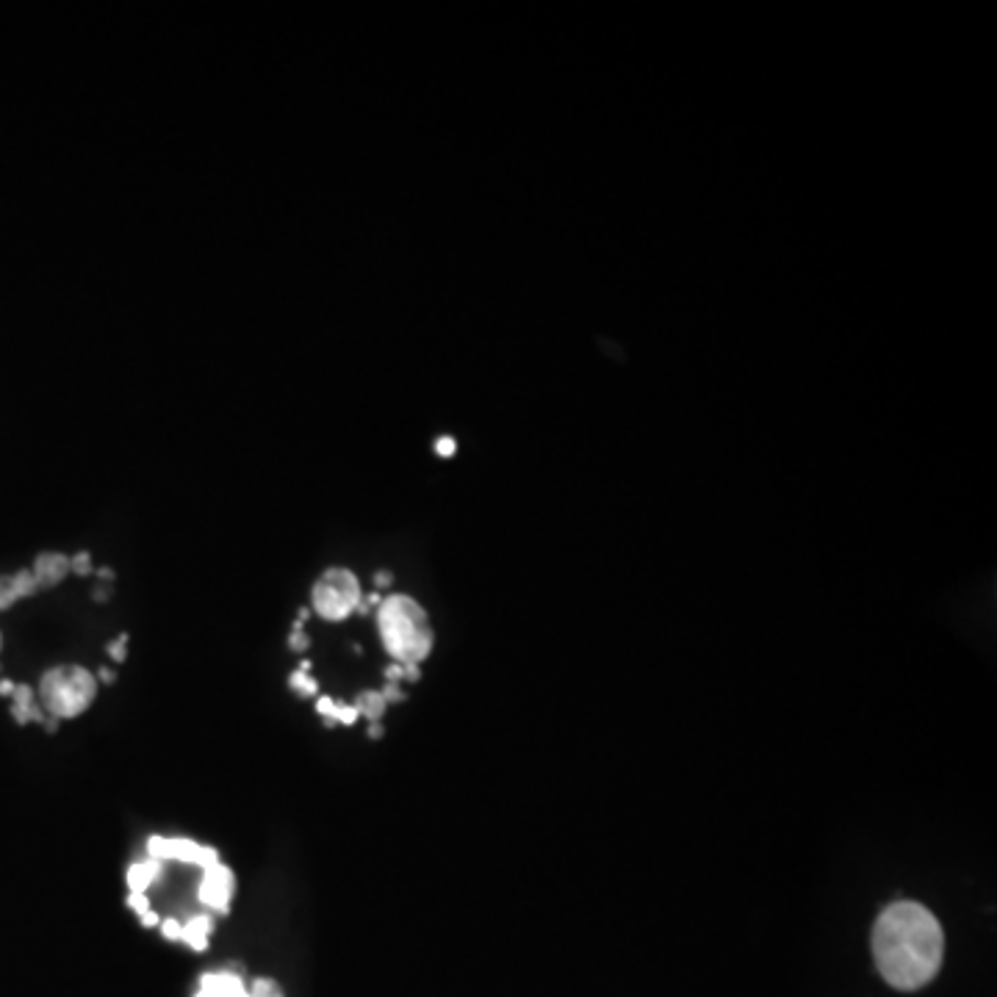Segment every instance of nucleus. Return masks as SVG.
Instances as JSON below:
<instances>
[{"label": "nucleus", "mask_w": 997, "mask_h": 997, "mask_svg": "<svg viewBox=\"0 0 997 997\" xmlns=\"http://www.w3.org/2000/svg\"><path fill=\"white\" fill-rule=\"evenodd\" d=\"M873 958L889 986L920 989L940 973L945 958L940 920L920 903H892L873 925Z\"/></svg>", "instance_id": "nucleus-1"}, {"label": "nucleus", "mask_w": 997, "mask_h": 997, "mask_svg": "<svg viewBox=\"0 0 997 997\" xmlns=\"http://www.w3.org/2000/svg\"><path fill=\"white\" fill-rule=\"evenodd\" d=\"M377 629L397 665H422L435 643L433 627L416 598L393 593L377 605Z\"/></svg>", "instance_id": "nucleus-2"}, {"label": "nucleus", "mask_w": 997, "mask_h": 997, "mask_svg": "<svg viewBox=\"0 0 997 997\" xmlns=\"http://www.w3.org/2000/svg\"><path fill=\"white\" fill-rule=\"evenodd\" d=\"M97 698L95 673L80 665H58L42 676L40 707L56 720H69L84 715Z\"/></svg>", "instance_id": "nucleus-3"}, {"label": "nucleus", "mask_w": 997, "mask_h": 997, "mask_svg": "<svg viewBox=\"0 0 997 997\" xmlns=\"http://www.w3.org/2000/svg\"><path fill=\"white\" fill-rule=\"evenodd\" d=\"M360 602H364V593H360L358 576L342 565L322 571V576L311 587V610L322 621H347L353 613H358Z\"/></svg>", "instance_id": "nucleus-4"}, {"label": "nucleus", "mask_w": 997, "mask_h": 997, "mask_svg": "<svg viewBox=\"0 0 997 997\" xmlns=\"http://www.w3.org/2000/svg\"><path fill=\"white\" fill-rule=\"evenodd\" d=\"M148 856L155 861L172 859V861H183V865H197V867H203V870L219 865V854H217V848H212V845H199V843H194V839H183V837L166 839V837H159V834L148 839Z\"/></svg>", "instance_id": "nucleus-5"}, {"label": "nucleus", "mask_w": 997, "mask_h": 997, "mask_svg": "<svg viewBox=\"0 0 997 997\" xmlns=\"http://www.w3.org/2000/svg\"><path fill=\"white\" fill-rule=\"evenodd\" d=\"M236 892V876L228 865H214L208 867L203 881L197 887L199 903L206 909H212L214 914H228L230 901H234Z\"/></svg>", "instance_id": "nucleus-6"}, {"label": "nucleus", "mask_w": 997, "mask_h": 997, "mask_svg": "<svg viewBox=\"0 0 997 997\" xmlns=\"http://www.w3.org/2000/svg\"><path fill=\"white\" fill-rule=\"evenodd\" d=\"M194 997H250V991H247L245 973L234 964V967L203 975Z\"/></svg>", "instance_id": "nucleus-7"}, {"label": "nucleus", "mask_w": 997, "mask_h": 997, "mask_svg": "<svg viewBox=\"0 0 997 997\" xmlns=\"http://www.w3.org/2000/svg\"><path fill=\"white\" fill-rule=\"evenodd\" d=\"M31 571H34L36 585L40 587L58 585V582H62L69 571H73V557H67V554H58V552L40 554Z\"/></svg>", "instance_id": "nucleus-8"}, {"label": "nucleus", "mask_w": 997, "mask_h": 997, "mask_svg": "<svg viewBox=\"0 0 997 997\" xmlns=\"http://www.w3.org/2000/svg\"><path fill=\"white\" fill-rule=\"evenodd\" d=\"M214 934V918L212 914H194L188 923H183V942H186L192 951L203 953L208 947V936Z\"/></svg>", "instance_id": "nucleus-9"}, {"label": "nucleus", "mask_w": 997, "mask_h": 997, "mask_svg": "<svg viewBox=\"0 0 997 997\" xmlns=\"http://www.w3.org/2000/svg\"><path fill=\"white\" fill-rule=\"evenodd\" d=\"M161 873H164V865H161V861L155 859L137 861V865L128 867V887H131V892H148V887L161 876Z\"/></svg>", "instance_id": "nucleus-10"}, {"label": "nucleus", "mask_w": 997, "mask_h": 997, "mask_svg": "<svg viewBox=\"0 0 997 997\" xmlns=\"http://www.w3.org/2000/svg\"><path fill=\"white\" fill-rule=\"evenodd\" d=\"M386 704L388 702L382 698V693H377V690H366V693L358 695V704H353V707L358 709V715H366L371 724H380L382 713H386Z\"/></svg>", "instance_id": "nucleus-11"}, {"label": "nucleus", "mask_w": 997, "mask_h": 997, "mask_svg": "<svg viewBox=\"0 0 997 997\" xmlns=\"http://www.w3.org/2000/svg\"><path fill=\"white\" fill-rule=\"evenodd\" d=\"M289 687L294 690V693L303 695V698H316V695H319V682H316V679H311L308 671H294V673H291Z\"/></svg>", "instance_id": "nucleus-12"}, {"label": "nucleus", "mask_w": 997, "mask_h": 997, "mask_svg": "<svg viewBox=\"0 0 997 997\" xmlns=\"http://www.w3.org/2000/svg\"><path fill=\"white\" fill-rule=\"evenodd\" d=\"M305 618H308V610H303L300 613V618H296V624H294V629H291V638H289V646H291V651H296V654H303V651H308L311 649V640H308V635L303 632V621Z\"/></svg>", "instance_id": "nucleus-13"}, {"label": "nucleus", "mask_w": 997, "mask_h": 997, "mask_svg": "<svg viewBox=\"0 0 997 997\" xmlns=\"http://www.w3.org/2000/svg\"><path fill=\"white\" fill-rule=\"evenodd\" d=\"M247 991H250V997H283V989L272 978H256L247 986Z\"/></svg>", "instance_id": "nucleus-14"}, {"label": "nucleus", "mask_w": 997, "mask_h": 997, "mask_svg": "<svg viewBox=\"0 0 997 997\" xmlns=\"http://www.w3.org/2000/svg\"><path fill=\"white\" fill-rule=\"evenodd\" d=\"M161 934L166 936V940L170 942H183V923L181 920H175V918H166V920H161Z\"/></svg>", "instance_id": "nucleus-15"}, {"label": "nucleus", "mask_w": 997, "mask_h": 997, "mask_svg": "<svg viewBox=\"0 0 997 997\" xmlns=\"http://www.w3.org/2000/svg\"><path fill=\"white\" fill-rule=\"evenodd\" d=\"M336 707H338V702H333L330 695H319V698H316V713H319L322 718H325L327 726H333V715H336Z\"/></svg>", "instance_id": "nucleus-16"}, {"label": "nucleus", "mask_w": 997, "mask_h": 997, "mask_svg": "<svg viewBox=\"0 0 997 997\" xmlns=\"http://www.w3.org/2000/svg\"><path fill=\"white\" fill-rule=\"evenodd\" d=\"M355 720H358V709H355V707H347V704H338V707H336V715H333V726H336V724L353 726Z\"/></svg>", "instance_id": "nucleus-17"}, {"label": "nucleus", "mask_w": 997, "mask_h": 997, "mask_svg": "<svg viewBox=\"0 0 997 997\" xmlns=\"http://www.w3.org/2000/svg\"><path fill=\"white\" fill-rule=\"evenodd\" d=\"M128 909H131V912H137L139 918H142V914H148L150 912L148 895H144V892H131V895H128Z\"/></svg>", "instance_id": "nucleus-18"}, {"label": "nucleus", "mask_w": 997, "mask_h": 997, "mask_svg": "<svg viewBox=\"0 0 997 997\" xmlns=\"http://www.w3.org/2000/svg\"><path fill=\"white\" fill-rule=\"evenodd\" d=\"M126 643H128V635H120V638L115 640V643H109V657L115 662H122L126 660Z\"/></svg>", "instance_id": "nucleus-19"}, {"label": "nucleus", "mask_w": 997, "mask_h": 997, "mask_svg": "<svg viewBox=\"0 0 997 997\" xmlns=\"http://www.w3.org/2000/svg\"><path fill=\"white\" fill-rule=\"evenodd\" d=\"M73 571H75V574H80V576L91 574V560H89V554H86V552L75 554V557H73Z\"/></svg>", "instance_id": "nucleus-20"}, {"label": "nucleus", "mask_w": 997, "mask_h": 997, "mask_svg": "<svg viewBox=\"0 0 997 997\" xmlns=\"http://www.w3.org/2000/svg\"><path fill=\"white\" fill-rule=\"evenodd\" d=\"M455 449H457V444L452 438H441L438 444H435V452H438L441 457H452L455 455Z\"/></svg>", "instance_id": "nucleus-21"}, {"label": "nucleus", "mask_w": 997, "mask_h": 997, "mask_svg": "<svg viewBox=\"0 0 997 997\" xmlns=\"http://www.w3.org/2000/svg\"><path fill=\"white\" fill-rule=\"evenodd\" d=\"M161 923V918L155 912H148V914H142V925L144 929H155V925Z\"/></svg>", "instance_id": "nucleus-22"}, {"label": "nucleus", "mask_w": 997, "mask_h": 997, "mask_svg": "<svg viewBox=\"0 0 997 997\" xmlns=\"http://www.w3.org/2000/svg\"><path fill=\"white\" fill-rule=\"evenodd\" d=\"M391 582H393V576L388 574V571H380V574L375 576V585H377V587H388V585H391Z\"/></svg>", "instance_id": "nucleus-23"}, {"label": "nucleus", "mask_w": 997, "mask_h": 997, "mask_svg": "<svg viewBox=\"0 0 997 997\" xmlns=\"http://www.w3.org/2000/svg\"><path fill=\"white\" fill-rule=\"evenodd\" d=\"M97 679H100V682H106V684H115V673L109 671V668H100V671H97Z\"/></svg>", "instance_id": "nucleus-24"}, {"label": "nucleus", "mask_w": 997, "mask_h": 997, "mask_svg": "<svg viewBox=\"0 0 997 997\" xmlns=\"http://www.w3.org/2000/svg\"><path fill=\"white\" fill-rule=\"evenodd\" d=\"M12 693H14V684L3 679V682H0V695H12Z\"/></svg>", "instance_id": "nucleus-25"}, {"label": "nucleus", "mask_w": 997, "mask_h": 997, "mask_svg": "<svg viewBox=\"0 0 997 997\" xmlns=\"http://www.w3.org/2000/svg\"><path fill=\"white\" fill-rule=\"evenodd\" d=\"M369 737H375V740H377V737H382V726L380 724H371L369 726Z\"/></svg>", "instance_id": "nucleus-26"}]
</instances>
